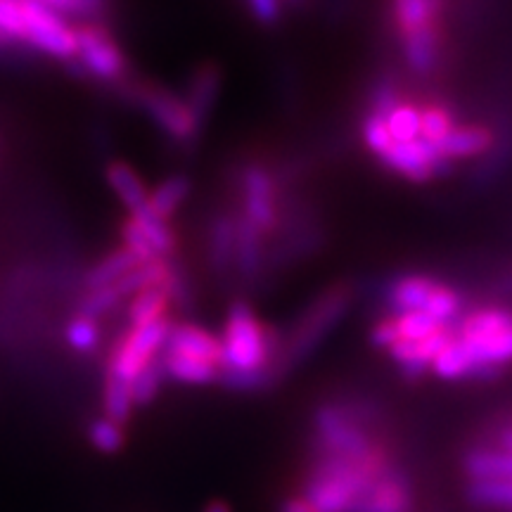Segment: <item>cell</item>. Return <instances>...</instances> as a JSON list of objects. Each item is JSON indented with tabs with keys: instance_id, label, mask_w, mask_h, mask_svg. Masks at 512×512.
<instances>
[{
	"instance_id": "5bb4252c",
	"label": "cell",
	"mask_w": 512,
	"mask_h": 512,
	"mask_svg": "<svg viewBox=\"0 0 512 512\" xmlns=\"http://www.w3.org/2000/svg\"><path fill=\"white\" fill-rule=\"evenodd\" d=\"M453 332L451 328H444L437 335L422 339V342H399L396 347L389 349V356L399 363L403 373L408 375H420L422 370L432 368V363L437 361V356L444 351V347L451 342Z\"/></svg>"
},
{
	"instance_id": "7402d4cb",
	"label": "cell",
	"mask_w": 512,
	"mask_h": 512,
	"mask_svg": "<svg viewBox=\"0 0 512 512\" xmlns=\"http://www.w3.org/2000/svg\"><path fill=\"white\" fill-rule=\"evenodd\" d=\"M140 264H143V261H140L133 252H128L126 247L114 249V252L102 256L98 264H95L91 271H88V275H86L88 292L100 290V287L117 285L119 280H124L128 273L136 271Z\"/></svg>"
},
{
	"instance_id": "83f0119b",
	"label": "cell",
	"mask_w": 512,
	"mask_h": 512,
	"mask_svg": "<svg viewBox=\"0 0 512 512\" xmlns=\"http://www.w3.org/2000/svg\"><path fill=\"white\" fill-rule=\"evenodd\" d=\"M467 501L484 510L512 512V482H505V479L470 482V486H467Z\"/></svg>"
},
{
	"instance_id": "2e32d148",
	"label": "cell",
	"mask_w": 512,
	"mask_h": 512,
	"mask_svg": "<svg viewBox=\"0 0 512 512\" xmlns=\"http://www.w3.org/2000/svg\"><path fill=\"white\" fill-rule=\"evenodd\" d=\"M437 287V280L425 278V275H403V278L394 280V283L389 285L387 299L396 313H425L427 302H430Z\"/></svg>"
},
{
	"instance_id": "6da1fadb",
	"label": "cell",
	"mask_w": 512,
	"mask_h": 512,
	"mask_svg": "<svg viewBox=\"0 0 512 512\" xmlns=\"http://www.w3.org/2000/svg\"><path fill=\"white\" fill-rule=\"evenodd\" d=\"M387 470L382 448L358 460L320 456L306 477L302 496L316 512H351Z\"/></svg>"
},
{
	"instance_id": "9c48e42d",
	"label": "cell",
	"mask_w": 512,
	"mask_h": 512,
	"mask_svg": "<svg viewBox=\"0 0 512 512\" xmlns=\"http://www.w3.org/2000/svg\"><path fill=\"white\" fill-rule=\"evenodd\" d=\"M140 102H143L147 114L155 119V124L171 138L188 143L200 133V124L192 117L188 102L171 91L157 86L145 88V91H140Z\"/></svg>"
},
{
	"instance_id": "4dcf8cb0",
	"label": "cell",
	"mask_w": 512,
	"mask_h": 512,
	"mask_svg": "<svg viewBox=\"0 0 512 512\" xmlns=\"http://www.w3.org/2000/svg\"><path fill=\"white\" fill-rule=\"evenodd\" d=\"M102 406H105V418H110L119 425L131 418L133 413V392H131V384L119 380L107 373L105 377V394H102Z\"/></svg>"
},
{
	"instance_id": "74e56055",
	"label": "cell",
	"mask_w": 512,
	"mask_h": 512,
	"mask_svg": "<svg viewBox=\"0 0 512 512\" xmlns=\"http://www.w3.org/2000/svg\"><path fill=\"white\" fill-rule=\"evenodd\" d=\"M453 119L451 114L441 107H425L420 110V138L427 140V143L437 145L441 138H446L448 133L453 131Z\"/></svg>"
},
{
	"instance_id": "8d00e7d4",
	"label": "cell",
	"mask_w": 512,
	"mask_h": 512,
	"mask_svg": "<svg viewBox=\"0 0 512 512\" xmlns=\"http://www.w3.org/2000/svg\"><path fill=\"white\" fill-rule=\"evenodd\" d=\"M46 5L64 22L76 19L79 24H93V17L105 12V5L93 3V0H46Z\"/></svg>"
},
{
	"instance_id": "7a4b0ae2",
	"label": "cell",
	"mask_w": 512,
	"mask_h": 512,
	"mask_svg": "<svg viewBox=\"0 0 512 512\" xmlns=\"http://www.w3.org/2000/svg\"><path fill=\"white\" fill-rule=\"evenodd\" d=\"M221 344V370H235V373L268 375L271 363L280 361V354H283V347L275 339L273 330L256 318L247 302H235L230 306Z\"/></svg>"
},
{
	"instance_id": "1f68e13d",
	"label": "cell",
	"mask_w": 512,
	"mask_h": 512,
	"mask_svg": "<svg viewBox=\"0 0 512 512\" xmlns=\"http://www.w3.org/2000/svg\"><path fill=\"white\" fill-rule=\"evenodd\" d=\"M396 328H399L401 342H422V339L437 335L448 325H441L437 318H432L430 313L411 311V313H396L394 316Z\"/></svg>"
},
{
	"instance_id": "f6af8a7d",
	"label": "cell",
	"mask_w": 512,
	"mask_h": 512,
	"mask_svg": "<svg viewBox=\"0 0 512 512\" xmlns=\"http://www.w3.org/2000/svg\"><path fill=\"white\" fill-rule=\"evenodd\" d=\"M278 512H316V508H313V505L306 501L302 494H299V496L285 498V501L280 503Z\"/></svg>"
},
{
	"instance_id": "8fae6325",
	"label": "cell",
	"mask_w": 512,
	"mask_h": 512,
	"mask_svg": "<svg viewBox=\"0 0 512 512\" xmlns=\"http://www.w3.org/2000/svg\"><path fill=\"white\" fill-rule=\"evenodd\" d=\"M164 351H171V354H178V356L197 358V361L211 363V366H219V368L223 363L221 339L211 335L209 330L200 328V325H192V323L171 325Z\"/></svg>"
},
{
	"instance_id": "277c9868",
	"label": "cell",
	"mask_w": 512,
	"mask_h": 512,
	"mask_svg": "<svg viewBox=\"0 0 512 512\" xmlns=\"http://www.w3.org/2000/svg\"><path fill=\"white\" fill-rule=\"evenodd\" d=\"M313 427H316V439L323 456L358 460L370 456V453L380 448L368 437L363 420L349 406L325 403V406H320L316 411Z\"/></svg>"
},
{
	"instance_id": "3957f363",
	"label": "cell",
	"mask_w": 512,
	"mask_h": 512,
	"mask_svg": "<svg viewBox=\"0 0 512 512\" xmlns=\"http://www.w3.org/2000/svg\"><path fill=\"white\" fill-rule=\"evenodd\" d=\"M351 304V292L344 285L330 287L328 292H323L316 302H311L309 309L304 311L302 320L294 325V330L287 337V344H283V354H280L278 370L297 366L306 356H311L313 351L320 347L325 337L335 330V325L344 318Z\"/></svg>"
},
{
	"instance_id": "ac0fdd59",
	"label": "cell",
	"mask_w": 512,
	"mask_h": 512,
	"mask_svg": "<svg viewBox=\"0 0 512 512\" xmlns=\"http://www.w3.org/2000/svg\"><path fill=\"white\" fill-rule=\"evenodd\" d=\"M467 477L472 482H484V479H505L512 482V451L505 448H475L463 460Z\"/></svg>"
},
{
	"instance_id": "9a60e30c",
	"label": "cell",
	"mask_w": 512,
	"mask_h": 512,
	"mask_svg": "<svg viewBox=\"0 0 512 512\" xmlns=\"http://www.w3.org/2000/svg\"><path fill=\"white\" fill-rule=\"evenodd\" d=\"M494 145V133L486 126H453V131L437 143L441 157L453 162V159H467L482 155Z\"/></svg>"
},
{
	"instance_id": "d4e9b609",
	"label": "cell",
	"mask_w": 512,
	"mask_h": 512,
	"mask_svg": "<svg viewBox=\"0 0 512 512\" xmlns=\"http://www.w3.org/2000/svg\"><path fill=\"white\" fill-rule=\"evenodd\" d=\"M171 306V297L166 292V287H150L143 290L128 304V320H131V328H145V325L159 323L166 320V311Z\"/></svg>"
},
{
	"instance_id": "44dd1931",
	"label": "cell",
	"mask_w": 512,
	"mask_h": 512,
	"mask_svg": "<svg viewBox=\"0 0 512 512\" xmlns=\"http://www.w3.org/2000/svg\"><path fill=\"white\" fill-rule=\"evenodd\" d=\"M403 55H406L408 67L418 74L432 72L439 57V34L437 22L427 27L415 29L411 34H403Z\"/></svg>"
},
{
	"instance_id": "484cf974",
	"label": "cell",
	"mask_w": 512,
	"mask_h": 512,
	"mask_svg": "<svg viewBox=\"0 0 512 512\" xmlns=\"http://www.w3.org/2000/svg\"><path fill=\"white\" fill-rule=\"evenodd\" d=\"M190 195V181L185 176H171L157 185L150 192V202L147 209L157 216V219L169 221L178 209L183 207V202Z\"/></svg>"
},
{
	"instance_id": "e0dca14e",
	"label": "cell",
	"mask_w": 512,
	"mask_h": 512,
	"mask_svg": "<svg viewBox=\"0 0 512 512\" xmlns=\"http://www.w3.org/2000/svg\"><path fill=\"white\" fill-rule=\"evenodd\" d=\"M107 183H110V188L114 190V195L119 197L121 204L131 211V216L147 209L150 190H147L143 178L136 174L133 166H128L124 162H112L107 166Z\"/></svg>"
},
{
	"instance_id": "4316f807",
	"label": "cell",
	"mask_w": 512,
	"mask_h": 512,
	"mask_svg": "<svg viewBox=\"0 0 512 512\" xmlns=\"http://www.w3.org/2000/svg\"><path fill=\"white\" fill-rule=\"evenodd\" d=\"M512 330V313L503 309H479L470 313L456 335L465 339H479V337H491L501 335V332Z\"/></svg>"
},
{
	"instance_id": "7bdbcfd3",
	"label": "cell",
	"mask_w": 512,
	"mask_h": 512,
	"mask_svg": "<svg viewBox=\"0 0 512 512\" xmlns=\"http://www.w3.org/2000/svg\"><path fill=\"white\" fill-rule=\"evenodd\" d=\"M399 95H396V91L389 83H382L380 88H377L375 95H373V114L375 117H382L387 119L389 114H392L396 107H399Z\"/></svg>"
},
{
	"instance_id": "4fadbf2b",
	"label": "cell",
	"mask_w": 512,
	"mask_h": 512,
	"mask_svg": "<svg viewBox=\"0 0 512 512\" xmlns=\"http://www.w3.org/2000/svg\"><path fill=\"white\" fill-rule=\"evenodd\" d=\"M458 342L463 344L465 354L470 358L472 377H482V380L494 377L498 368L512 361V330L479 339L458 337Z\"/></svg>"
},
{
	"instance_id": "f35d334b",
	"label": "cell",
	"mask_w": 512,
	"mask_h": 512,
	"mask_svg": "<svg viewBox=\"0 0 512 512\" xmlns=\"http://www.w3.org/2000/svg\"><path fill=\"white\" fill-rule=\"evenodd\" d=\"M24 36V19L22 3L15 0H0V41H22Z\"/></svg>"
},
{
	"instance_id": "e575fe53",
	"label": "cell",
	"mask_w": 512,
	"mask_h": 512,
	"mask_svg": "<svg viewBox=\"0 0 512 512\" xmlns=\"http://www.w3.org/2000/svg\"><path fill=\"white\" fill-rule=\"evenodd\" d=\"M389 136L394 143H413L420 138V110L413 105H399L387 119Z\"/></svg>"
},
{
	"instance_id": "ab89813d",
	"label": "cell",
	"mask_w": 512,
	"mask_h": 512,
	"mask_svg": "<svg viewBox=\"0 0 512 512\" xmlns=\"http://www.w3.org/2000/svg\"><path fill=\"white\" fill-rule=\"evenodd\" d=\"M363 140H366V145L377 157H382L384 152L394 145V138L389 136L387 121L382 117H375V114H370V117L363 121Z\"/></svg>"
},
{
	"instance_id": "f1b7e54d",
	"label": "cell",
	"mask_w": 512,
	"mask_h": 512,
	"mask_svg": "<svg viewBox=\"0 0 512 512\" xmlns=\"http://www.w3.org/2000/svg\"><path fill=\"white\" fill-rule=\"evenodd\" d=\"M439 12L441 3H434V0H401V3L394 5V19L399 24L401 34H411L415 29L434 24Z\"/></svg>"
},
{
	"instance_id": "7c38bea8",
	"label": "cell",
	"mask_w": 512,
	"mask_h": 512,
	"mask_svg": "<svg viewBox=\"0 0 512 512\" xmlns=\"http://www.w3.org/2000/svg\"><path fill=\"white\" fill-rule=\"evenodd\" d=\"M351 512H413V491L399 470L389 467Z\"/></svg>"
},
{
	"instance_id": "ffe728a7",
	"label": "cell",
	"mask_w": 512,
	"mask_h": 512,
	"mask_svg": "<svg viewBox=\"0 0 512 512\" xmlns=\"http://www.w3.org/2000/svg\"><path fill=\"white\" fill-rule=\"evenodd\" d=\"M264 238L254 223H249L245 216L238 219V238H235V266L245 280H252L259 275L264 266Z\"/></svg>"
},
{
	"instance_id": "8992f818",
	"label": "cell",
	"mask_w": 512,
	"mask_h": 512,
	"mask_svg": "<svg viewBox=\"0 0 512 512\" xmlns=\"http://www.w3.org/2000/svg\"><path fill=\"white\" fill-rule=\"evenodd\" d=\"M24 19V36L22 41L31 48L41 50L50 57L60 60H72L76 57V36L69 22H64L60 15H55L46 3H22Z\"/></svg>"
},
{
	"instance_id": "603a6c76",
	"label": "cell",
	"mask_w": 512,
	"mask_h": 512,
	"mask_svg": "<svg viewBox=\"0 0 512 512\" xmlns=\"http://www.w3.org/2000/svg\"><path fill=\"white\" fill-rule=\"evenodd\" d=\"M235 238H238V221L226 214H219L209 228V264L216 273L228 271L235 261Z\"/></svg>"
},
{
	"instance_id": "d590c367",
	"label": "cell",
	"mask_w": 512,
	"mask_h": 512,
	"mask_svg": "<svg viewBox=\"0 0 512 512\" xmlns=\"http://www.w3.org/2000/svg\"><path fill=\"white\" fill-rule=\"evenodd\" d=\"M64 335H67L69 347L74 351H81V354H88V351H93L100 344L98 323H95L93 318L81 316V313L74 320H69L67 332H64Z\"/></svg>"
},
{
	"instance_id": "60d3db41",
	"label": "cell",
	"mask_w": 512,
	"mask_h": 512,
	"mask_svg": "<svg viewBox=\"0 0 512 512\" xmlns=\"http://www.w3.org/2000/svg\"><path fill=\"white\" fill-rule=\"evenodd\" d=\"M121 238H124V247L128 249V252H133L138 256L140 261H152V259H159V256L155 254V249L150 247V242L145 240V235L140 233V228L133 223V219H128L124 223V228H121Z\"/></svg>"
},
{
	"instance_id": "cb8c5ba5",
	"label": "cell",
	"mask_w": 512,
	"mask_h": 512,
	"mask_svg": "<svg viewBox=\"0 0 512 512\" xmlns=\"http://www.w3.org/2000/svg\"><path fill=\"white\" fill-rule=\"evenodd\" d=\"M162 366L166 377L181 384H211L219 380L221 373L219 366L197 361V358L171 354V351H162Z\"/></svg>"
},
{
	"instance_id": "836d02e7",
	"label": "cell",
	"mask_w": 512,
	"mask_h": 512,
	"mask_svg": "<svg viewBox=\"0 0 512 512\" xmlns=\"http://www.w3.org/2000/svg\"><path fill=\"white\" fill-rule=\"evenodd\" d=\"M88 441H91V446L98 448L100 453L114 456V453H119L126 444L124 425H119V422H114L110 418L93 420L91 427H88Z\"/></svg>"
},
{
	"instance_id": "52a82bcc",
	"label": "cell",
	"mask_w": 512,
	"mask_h": 512,
	"mask_svg": "<svg viewBox=\"0 0 512 512\" xmlns=\"http://www.w3.org/2000/svg\"><path fill=\"white\" fill-rule=\"evenodd\" d=\"M74 36L76 57L86 72L105 81L119 79L124 74L126 57L105 27H100L98 22L79 24V27H74Z\"/></svg>"
},
{
	"instance_id": "ba28073f",
	"label": "cell",
	"mask_w": 512,
	"mask_h": 512,
	"mask_svg": "<svg viewBox=\"0 0 512 512\" xmlns=\"http://www.w3.org/2000/svg\"><path fill=\"white\" fill-rule=\"evenodd\" d=\"M389 169L396 174L406 176L408 181L425 183L434 178L441 171H446L451 162L441 157L437 145L427 143V140H413V143H394L387 152L380 157Z\"/></svg>"
},
{
	"instance_id": "ee69618b",
	"label": "cell",
	"mask_w": 512,
	"mask_h": 512,
	"mask_svg": "<svg viewBox=\"0 0 512 512\" xmlns=\"http://www.w3.org/2000/svg\"><path fill=\"white\" fill-rule=\"evenodd\" d=\"M370 342H373L375 347L387 349V351L396 347V344L401 342V337H399V328H396L394 318H387L382 320V323H377L373 332H370Z\"/></svg>"
},
{
	"instance_id": "d6986e66",
	"label": "cell",
	"mask_w": 512,
	"mask_h": 512,
	"mask_svg": "<svg viewBox=\"0 0 512 512\" xmlns=\"http://www.w3.org/2000/svg\"><path fill=\"white\" fill-rule=\"evenodd\" d=\"M221 91V72L214 67V64H204L195 72L190 81V91H188V107L195 117L200 128L207 124L211 110H214V102L219 98Z\"/></svg>"
},
{
	"instance_id": "f546056e",
	"label": "cell",
	"mask_w": 512,
	"mask_h": 512,
	"mask_svg": "<svg viewBox=\"0 0 512 512\" xmlns=\"http://www.w3.org/2000/svg\"><path fill=\"white\" fill-rule=\"evenodd\" d=\"M131 219L140 228V233L145 235V240L150 242V247L155 249V254L159 256V259H166L169 254H174L176 238H174V233H171L169 223L157 219L150 209L138 211V214H133Z\"/></svg>"
},
{
	"instance_id": "5b68a950",
	"label": "cell",
	"mask_w": 512,
	"mask_h": 512,
	"mask_svg": "<svg viewBox=\"0 0 512 512\" xmlns=\"http://www.w3.org/2000/svg\"><path fill=\"white\" fill-rule=\"evenodd\" d=\"M171 320H159V323L145 325V328H131L124 337L114 344L110 363H107V373L119 377L133 387V380L140 375L147 363L162 356L169 339Z\"/></svg>"
},
{
	"instance_id": "d6a6232c",
	"label": "cell",
	"mask_w": 512,
	"mask_h": 512,
	"mask_svg": "<svg viewBox=\"0 0 512 512\" xmlns=\"http://www.w3.org/2000/svg\"><path fill=\"white\" fill-rule=\"evenodd\" d=\"M166 380L164 366H162V356H157L155 361L147 363V366L140 370V375L133 380V406H150L152 401L157 399L159 389Z\"/></svg>"
},
{
	"instance_id": "b9f144b4",
	"label": "cell",
	"mask_w": 512,
	"mask_h": 512,
	"mask_svg": "<svg viewBox=\"0 0 512 512\" xmlns=\"http://www.w3.org/2000/svg\"><path fill=\"white\" fill-rule=\"evenodd\" d=\"M249 12L259 24L264 27H271V24L280 22V15H283V5L275 3V0H252L249 3Z\"/></svg>"
},
{
	"instance_id": "bcb514c9",
	"label": "cell",
	"mask_w": 512,
	"mask_h": 512,
	"mask_svg": "<svg viewBox=\"0 0 512 512\" xmlns=\"http://www.w3.org/2000/svg\"><path fill=\"white\" fill-rule=\"evenodd\" d=\"M204 512H233L226 501H211L204 505Z\"/></svg>"
},
{
	"instance_id": "30bf717a",
	"label": "cell",
	"mask_w": 512,
	"mask_h": 512,
	"mask_svg": "<svg viewBox=\"0 0 512 512\" xmlns=\"http://www.w3.org/2000/svg\"><path fill=\"white\" fill-rule=\"evenodd\" d=\"M245 219L261 233H271L278 226V200L275 183L264 166H249L245 171Z\"/></svg>"
}]
</instances>
